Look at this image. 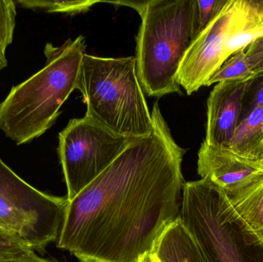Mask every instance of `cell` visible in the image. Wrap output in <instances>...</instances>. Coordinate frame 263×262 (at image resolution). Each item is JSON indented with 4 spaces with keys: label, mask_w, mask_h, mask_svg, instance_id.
<instances>
[{
    "label": "cell",
    "mask_w": 263,
    "mask_h": 262,
    "mask_svg": "<svg viewBox=\"0 0 263 262\" xmlns=\"http://www.w3.org/2000/svg\"><path fill=\"white\" fill-rule=\"evenodd\" d=\"M153 127L68 201L57 246L80 262H142L180 214L185 149L156 103Z\"/></svg>",
    "instance_id": "obj_1"
},
{
    "label": "cell",
    "mask_w": 263,
    "mask_h": 262,
    "mask_svg": "<svg viewBox=\"0 0 263 262\" xmlns=\"http://www.w3.org/2000/svg\"><path fill=\"white\" fill-rule=\"evenodd\" d=\"M86 47L83 35L59 47L46 45L44 67L12 87L0 104V129L6 137L20 146L52 127L60 108L77 89Z\"/></svg>",
    "instance_id": "obj_2"
},
{
    "label": "cell",
    "mask_w": 263,
    "mask_h": 262,
    "mask_svg": "<svg viewBox=\"0 0 263 262\" xmlns=\"http://www.w3.org/2000/svg\"><path fill=\"white\" fill-rule=\"evenodd\" d=\"M77 89L86 106L85 116L109 132L128 138L151 132L153 118L138 78L136 57L85 54Z\"/></svg>",
    "instance_id": "obj_3"
},
{
    "label": "cell",
    "mask_w": 263,
    "mask_h": 262,
    "mask_svg": "<svg viewBox=\"0 0 263 262\" xmlns=\"http://www.w3.org/2000/svg\"><path fill=\"white\" fill-rule=\"evenodd\" d=\"M195 6L196 0H150L139 14L136 69L148 96L182 93L176 77L194 40Z\"/></svg>",
    "instance_id": "obj_4"
},
{
    "label": "cell",
    "mask_w": 263,
    "mask_h": 262,
    "mask_svg": "<svg viewBox=\"0 0 263 262\" xmlns=\"http://www.w3.org/2000/svg\"><path fill=\"white\" fill-rule=\"evenodd\" d=\"M179 218L204 262H263L262 248L228 216L214 185L185 183Z\"/></svg>",
    "instance_id": "obj_5"
},
{
    "label": "cell",
    "mask_w": 263,
    "mask_h": 262,
    "mask_svg": "<svg viewBox=\"0 0 263 262\" xmlns=\"http://www.w3.org/2000/svg\"><path fill=\"white\" fill-rule=\"evenodd\" d=\"M67 203L28 184L0 158V229L44 254L58 239Z\"/></svg>",
    "instance_id": "obj_6"
},
{
    "label": "cell",
    "mask_w": 263,
    "mask_h": 262,
    "mask_svg": "<svg viewBox=\"0 0 263 262\" xmlns=\"http://www.w3.org/2000/svg\"><path fill=\"white\" fill-rule=\"evenodd\" d=\"M116 135L85 116L73 118L59 135L58 154L67 189L75 198L136 139Z\"/></svg>",
    "instance_id": "obj_7"
},
{
    "label": "cell",
    "mask_w": 263,
    "mask_h": 262,
    "mask_svg": "<svg viewBox=\"0 0 263 262\" xmlns=\"http://www.w3.org/2000/svg\"><path fill=\"white\" fill-rule=\"evenodd\" d=\"M243 11V0H228L219 15L193 40L176 77L187 95L205 86L228 58L227 43L237 31Z\"/></svg>",
    "instance_id": "obj_8"
},
{
    "label": "cell",
    "mask_w": 263,
    "mask_h": 262,
    "mask_svg": "<svg viewBox=\"0 0 263 262\" xmlns=\"http://www.w3.org/2000/svg\"><path fill=\"white\" fill-rule=\"evenodd\" d=\"M197 172L201 179L230 195L263 178V163L241 156L227 146L203 142L198 153Z\"/></svg>",
    "instance_id": "obj_9"
},
{
    "label": "cell",
    "mask_w": 263,
    "mask_h": 262,
    "mask_svg": "<svg viewBox=\"0 0 263 262\" xmlns=\"http://www.w3.org/2000/svg\"><path fill=\"white\" fill-rule=\"evenodd\" d=\"M250 82H222L214 86L207 101L205 143L213 146H229L239 125Z\"/></svg>",
    "instance_id": "obj_10"
},
{
    "label": "cell",
    "mask_w": 263,
    "mask_h": 262,
    "mask_svg": "<svg viewBox=\"0 0 263 262\" xmlns=\"http://www.w3.org/2000/svg\"><path fill=\"white\" fill-rule=\"evenodd\" d=\"M219 192L228 216L263 249V178L230 195Z\"/></svg>",
    "instance_id": "obj_11"
},
{
    "label": "cell",
    "mask_w": 263,
    "mask_h": 262,
    "mask_svg": "<svg viewBox=\"0 0 263 262\" xmlns=\"http://www.w3.org/2000/svg\"><path fill=\"white\" fill-rule=\"evenodd\" d=\"M153 252L161 262H204L179 217L161 235Z\"/></svg>",
    "instance_id": "obj_12"
},
{
    "label": "cell",
    "mask_w": 263,
    "mask_h": 262,
    "mask_svg": "<svg viewBox=\"0 0 263 262\" xmlns=\"http://www.w3.org/2000/svg\"><path fill=\"white\" fill-rule=\"evenodd\" d=\"M238 155L263 163V108H252L248 115L239 122L230 144Z\"/></svg>",
    "instance_id": "obj_13"
},
{
    "label": "cell",
    "mask_w": 263,
    "mask_h": 262,
    "mask_svg": "<svg viewBox=\"0 0 263 262\" xmlns=\"http://www.w3.org/2000/svg\"><path fill=\"white\" fill-rule=\"evenodd\" d=\"M244 12L237 31L227 43V57L245 49L263 35V1L243 0Z\"/></svg>",
    "instance_id": "obj_14"
},
{
    "label": "cell",
    "mask_w": 263,
    "mask_h": 262,
    "mask_svg": "<svg viewBox=\"0 0 263 262\" xmlns=\"http://www.w3.org/2000/svg\"><path fill=\"white\" fill-rule=\"evenodd\" d=\"M252 64L245 49L229 57L223 64L209 78L205 86L227 81L246 80L250 81Z\"/></svg>",
    "instance_id": "obj_15"
},
{
    "label": "cell",
    "mask_w": 263,
    "mask_h": 262,
    "mask_svg": "<svg viewBox=\"0 0 263 262\" xmlns=\"http://www.w3.org/2000/svg\"><path fill=\"white\" fill-rule=\"evenodd\" d=\"M17 3L27 9H43L49 12L60 13H81L89 10L93 5L103 3L97 0H81V1H43V0H21Z\"/></svg>",
    "instance_id": "obj_16"
},
{
    "label": "cell",
    "mask_w": 263,
    "mask_h": 262,
    "mask_svg": "<svg viewBox=\"0 0 263 262\" xmlns=\"http://www.w3.org/2000/svg\"><path fill=\"white\" fill-rule=\"evenodd\" d=\"M15 2L0 0V55L6 57L8 46L12 43L15 26Z\"/></svg>",
    "instance_id": "obj_17"
},
{
    "label": "cell",
    "mask_w": 263,
    "mask_h": 262,
    "mask_svg": "<svg viewBox=\"0 0 263 262\" xmlns=\"http://www.w3.org/2000/svg\"><path fill=\"white\" fill-rule=\"evenodd\" d=\"M228 0H196L194 15V39L219 15Z\"/></svg>",
    "instance_id": "obj_18"
},
{
    "label": "cell",
    "mask_w": 263,
    "mask_h": 262,
    "mask_svg": "<svg viewBox=\"0 0 263 262\" xmlns=\"http://www.w3.org/2000/svg\"><path fill=\"white\" fill-rule=\"evenodd\" d=\"M35 254V251L0 229V261L26 258Z\"/></svg>",
    "instance_id": "obj_19"
},
{
    "label": "cell",
    "mask_w": 263,
    "mask_h": 262,
    "mask_svg": "<svg viewBox=\"0 0 263 262\" xmlns=\"http://www.w3.org/2000/svg\"><path fill=\"white\" fill-rule=\"evenodd\" d=\"M250 86H254L252 97V108H263V72L259 74L254 79L251 80Z\"/></svg>",
    "instance_id": "obj_20"
},
{
    "label": "cell",
    "mask_w": 263,
    "mask_h": 262,
    "mask_svg": "<svg viewBox=\"0 0 263 262\" xmlns=\"http://www.w3.org/2000/svg\"><path fill=\"white\" fill-rule=\"evenodd\" d=\"M252 64V74L250 80L254 79L263 72V51L250 56Z\"/></svg>",
    "instance_id": "obj_21"
},
{
    "label": "cell",
    "mask_w": 263,
    "mask_h": 262,
    "mask_svg": "<svg viewBox=\"0 0 263 262\" xmlns=\"http://www.w3.org/2000/svg\"><path fill=\"white\" fill-rule=\"evenodd\" d=\"M246 52L249 56L259 53L263 51V35L252 42L245 49Z\"/></svg>",
    "instance_id": "obj_22"
},
{
    "label": "cell",
    "mask_w": 263,
    "mask_h": 262,
    "mask_svg": "<svg viewBox=\"0 0 263 262\" xmlns=\"http://www.w3.org/2000/svg\"><path fill=\"white\" fill-rule=\"evenodd\" d=\"M0 262H60L53 258H43L37 255V254L32 256L26 257V258H15V259L4 260Z\"/></svg>",
    "instance_id": "obj_23"
},
{
    "label": "cell",
    "mask_w": 263,
    "mask_h": 262,
    "mask_svg": "<svg viewBox=\"0 0 263 262\" xmlns=\"http://www.w3.org/2000/svg\"><path fill=\"white\" fill-rule=\"evenodd\" d=\"M142 262H161L159 261V258H157V256H156V254L154 253V252H153V253L150 254L149 255H148V257H147L146 258H145V260H144Z\"/></svg>",
    "instance_id": "obj_24"
},
{
    "label": "cell",
    "mask_w": 263,
    "mask_h": 262,
    "mask_svg": "<svg viewBox=\"0 0 263 262\" xmlns=\"http://www.w3.org/2000/svg\"><path fill=\"white\" fill-rule=\"evenodd\" d=\"M7 66V59L6 57H3L0 55V71Z\"/></svg>",
    "instance_id": "obj_25"
}]
</instances>
